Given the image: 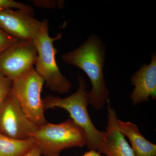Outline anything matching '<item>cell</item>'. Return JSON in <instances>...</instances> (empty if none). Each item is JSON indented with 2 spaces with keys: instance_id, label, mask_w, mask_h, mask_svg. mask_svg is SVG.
I'll return each instance as SVG.
<instances>
[{
  "instance_id": "obj_17",
  "label": "cell",
  "mask_w": 156,
  "mask_h": 156,
  "mask_svg": "<svg viewBox=\"0 0 156 156\" xmlns=\"http://www.w3.org/2000/svg\"><path fill=\"white\" fill-rule=\"evenodd\" d=\"M41 150L38 147L37 145L33 147L27 153L25 154L23 156H41Z\"/></svg>"
},
{
  "instance_id": "obj_8",
  "label": "cell",
  "mask_w": 156,
  "mask_h": 156,
  "mask_svg": "<svg viewBox=\"0 0 156 156\" xmlns=\"http://www.w3.org/2000/svg\"><path fill=\"white\" fill-rule=\"evenodd\" d=\"M42 24L26 11L0 8V29L18 40H32Z\"/></svg>"
},
{
  "instance_id": "obj_15",
  "label": "cell",
  "mask_w": 156,
  "mask_h": 156,
  "mask_svg": "<svg viewBox=\"0 0 156 156\" xmlns=\"http://www.w3.org/2000/svg\"><path fill=\"white\" fill-rule=\"evenodd\" d=\"M34 5L37 7L46 9H54L57 8L63 9L64 1H54V0H34L33 1Z\"/></svg>"
},
{
  "instance_id": "obj_5",
  "label": "cell",
  "mask_w": 156,
  "mask_h": 156,
  "mask_svg": "<svg viewBox=\"0 0 156 156\" xmlns=\"http://www.w3.org/2000/svg\"><path fill=\"white\" fill-rule=\"evenodd\" d=\"M45 81L33 66L20 77L13 81L11 93L18 100L30 119L38 127L48 122L41 98Z\"/></svg>"
},
{
  "instance_id": "obj_3",
  "label": "cell",
  "mask_w": 156,
  "mask_h": 156,
  "mask_svg": "<svg viewBox=\"0 0 156 156\" xmlns=\"http://www.w3.org/2000/svg\"><path fill=\"white\" fill-rule=\"evenodd\" d=\"M42 22L41 27L32 40L37 50L35 69L50 90L58 94L67 93L71 89L72 83L58 68L55 59L57 50L53 44L55 41L61 40L62 34L59 33L55 37H51L49 35V21L45 19Z\"/></svg>"
},
{
  "instance_id": "obj_14",
  "label": "cell",
  "mask_w": 156,
  "mask_h": 156,
  "mask_svg": "<svg viewBox=\"0 0 156 156\" xmlns=\"http://www.w3.org/2000/svg\"><path fill=\"white\" fill-rule=\"evenodd\" d=\"M13 81L0 73V105L11 92Z\"/></svg>"
},
{
  "instance_id": "obj_1",
  "label": "cell",
  "mask_w": 156,
  "mask_h": 156,
  "mask_svg": "<svg viewBox=\"0 0 156 156\" xmlns=\"http://www.w3.org/2000/svg\"><path fill=\"white\" fill-rule=\"evenodd\" d=\"M106 56V45L94 34L77 48L62 56L65 63L83 70L90 79L92 88L88 96L90 105L96 110L102 109L109 100L103 71Z\"/></svg>"
},
{
  "instance_id": "obj_9",
  "label": "cell",
  "mask_w": 156,
  "mask_h": 156,
  "mask_svg": "<svg viewBox=\"0 0 156 156\" xmlns=\"http://www.w3.org/2000/svg\"><path fill=\"white\" fill-rule=\"evenodd\" d=\"M107 125L97 151L106 156H135L126 136L119 130L116 112L112 107L109 100L107 102Z\"/></svg>"
},
{
  "instance_id": "obj_7",
  "label": "cell",
  "mask_w": 156,
  "mask_h": 156,
  "mask_svg": "<svg viewBox=\"0 0 156 156\" xmlns=\"http://www.w3.org/2000/svg\"><path fill=\"white\" fill-rule=\"evenodd\" d=\"M37 57L32 40H18L0 54V73L15 80L34 66Z\"/></svg>"
},
{
  "instance_id": "obj_12",
  "label": "cell",
  "mask_w": 156,
  "mask_h": 156,
  "mask_svg": "<svg viewBox=\"0 0 156 156\" xmlns=\"http://www.w3.org/2000/svg\"><path fill=\"white\" fill-rule=\"evenodd\" d=\"M36 145L32 137L18 140L0 133V156H23Z\"/></svg>"
},
{
  "instance_id": "obj_18",
  "label": "cell",
  "mask_w": 156,
  "mask_h": 156,
  "mask_svg": "<svg viewBox=\"0 0 156 156\" xmlns=\"http://www.w3.org/2000/svg\"><path fill=\"white\" fill-rule=\"evenodd\" d=\"M82 156H106L104 155L98 153L97 151L89 150V151L85 153Z\"/></svg>"
},
{
  "instance_id": "obj_16",
  "label": "cell",
  "mask_w": 156,
  "mask_h": 156,
  "mask_svg": "<svg viewBox=\"0 0 156 156\" xmlns=\"http://www.w3.org/2000/svg\"><path fill=\"white\" fill-rule=\"evenodd\" d=\"M18 40H19L11 36L0 29V54Z\"/></svg>"
},
{
  "instance_id": "obj_2",
  "label": "cell",
  "mask_w": 156,
  "mask_h": 156,
  "mask_svg": "<svg viewBox=\"0 0 156 156\" xmlns=\"http://www.w3.org/2000/svg\"><path fill=\"white\" fill-rule=\"evenodd\" d=\"M79 87L76 92L64 98L48 95L42 99L44 110L59 108L65 110L72 119L84 131L89 150L97 151L103 138L104 131L94 126L88 111L90 105L85 78L78 74Z\"/></svg>"
},
{
  "instance_id": "obj_13",
  "label": "cell",
  "mask_w": 156,
  "mask_h": 156,
  "mask_svg": "<svg viewBox=\"0 0 156 156\" xmlns=\"http://www.w3.org/2000/svg\"><path fill=\"white\" fill-rule=\"evenodd\" d=\"M0 8L16 9L26 11L32 15H34V9L32 6L13 0H0Z\"/></svg>"
},
{
  "instance_id": "obj_10",
  "label": "cell",
  "mask_w": 156,
  "mask_h": 156,
  "mask_svg": "<svg viewBox=\"0 0 156 156\" xmlns=\"http://www.w3.org/2000/svg\"><path fill=\"white\" fill-rule=\"evenodd\" d=\"M149 64L143 63L142 66L131 76L130 82L134 88L130 95L134 106L149 101V97L156 99V54H151Z\"/></svg>"
},
{
  "instance_id": "obj_11",
  "label": "cell",
  "mask_w": 156,
  "mask_h": 156,
  "mask_svg": "<svg viewBox=\"0 0 156 156\" xmlns=\"http://www.w3.org/2000/svg\"><path fill=\"white\" fill-rule=\"evenodd\" d=\"M118 128L128 137L135 156H156V145L150 142L140 132L136 124L118 119Z\"/></svg>"
},
{
  "instance_id": "obj_4",
  "label": "cell",
  "mask_w": 156,
  "mask_h": 156,
  "mask_svg": "<svg viewBox=\"0 0 156 156\" xmlns=\"http://www.w3.org/2000/svg\"><path fill=\"white\" fill-rule=\"evenodd\" d=\"M30 137L44 156H59L64 150L83 147L87 143L83 130L71 119L58 124L47 122L38 127Z\"/></svg>"
},
{
  "instance_id": "obj_6",
  "label": "cell",
  "mask_w": 156,
  "mask_h": 156,
  "mask_svg": "<svg viewBox=\"0 0 156 156\" xmlns=\"http://www.w3.org/2000/svg\"><path fill=\"white\" fill-rule=\"evenodd\" d=\"M37 128L10 92L0 105V133L14 139L27 140Z\"/></svg>"
}]
</instances>
